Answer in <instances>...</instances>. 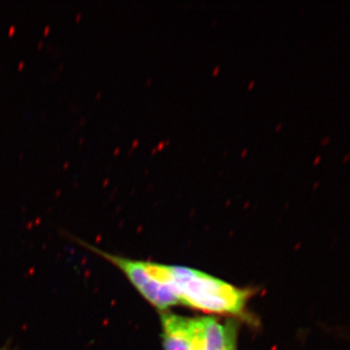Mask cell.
<instances>
[{
	"label": "cell",
	"mask_w": 350,
	"mask_h": 350,
	"mask_svg": "<svg viewBox=\"0 0 350 350\" xmlns=\"http://www.w3.org/2000/svg\"><path fill=\"white\" fill-rule=\"evenodd\" d=\"M154 278L169 287L179 305L211 314L250 320L248 301L254 292L188 267L144 261Z\"/></svg>",
	"instance_id": "1"
},
{
	"label": "cell",
	"mask_w": 350,
	"mask_h": 350,
	"mask_svg": "<svg viewBox=\"0 0 350 350\" xmlns=\"http://www.w3.org/2000/svg\"><path fill=\"white\" fill-rule=\"evenodd\" d=\"M73 239L85 250L91 251L116 267L126 276V280L137 290L140 296L144 297L145 300L157 310L163 312L169 310L172 306L179 305L178 301L176 300L169 287L165 286L149 273L145 267L144 261L113 254L82 239L77 238H73Z\"/></svg>",
	"instance_id": "2"
},
{
	"label": "cell",
	"mask_w": 350,
	"mask_h": 350,
	"mask_svg": "<svg viewBox=\"0 0 350 350\" xmlns=\"http://www.w3.org/2000/svg\"><path fill=\"white\" fill-rule=\"evenodd\" d=\"M161 323L163 350H190L192 319L163 312Z\"/></svg>",
	"instance_id": "3"
},
{
	"label": "cell",
	"mask_w": 350,
	"mask_h": 350,
	"mask_svg": "<svg viewBox=\"0 0 350 350\" xmlns=\"http://www.w3.org/2000/svg\"><path fill=\"white\" fill-rule=\"evenodd\" d=\"M238 338H211L191 342L190 350H238Z\"/></svg>",
	"instance_id": "4"
},
{
	"label": "cell",
	"mask_w": 350,
	"mask_h": 350,
	"mask_svg": "<svg viewBox=\"0 0 350 350\" xmlns=\"http://www.w3.org/2000/svg\"><path fill=\"white\" fill-rule=\"evenodd\" d=\"M329 142H330V137H325V138H323V139H322L321 144H328Z\"/></svg>",
	"instance_id": "5"
},
{
	"label": "cell",
	"mask_w": 350,
	"mask_h": 350,
	"mask_svg": "<svg viewBox=\"0 0 350 350\" xmlns=\"http://www.w3.org/2000/svg\"><path fill=\"white\" fill-rule=\"evenodd\" d=\"M349 158H350L349 154H347V155H345V157L344 158V160H342V162H344V163L347 162V161H349Z\"/></svg>",
	"instance_id": "6"
},
{
	"label": "cell",
	"mask_w": 350,
	"mask_h": 350,
	"mask_svg": "<svg viewBox=\"0 0 350 350\" xmlns=\"http://www.w3.org/2000/svg\"><path fill=\"white\" fill-rule=\"evenodd\" d=\"M0 350H13V349H9L8 347H2V349H0Z\"/></svg>",
	"instance_id": "7"
}]
</instances>
